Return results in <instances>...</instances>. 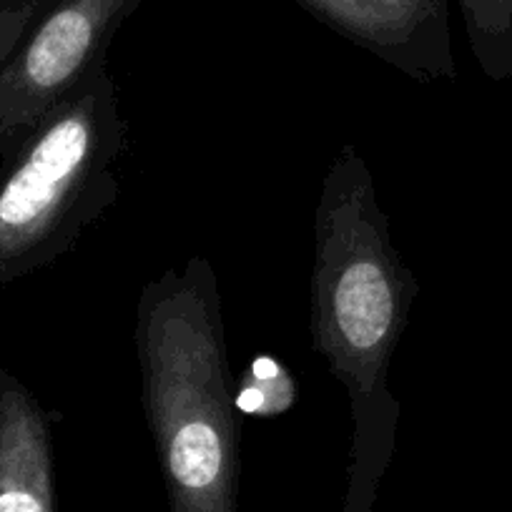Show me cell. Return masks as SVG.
Returning a JSON list of instances; mask_svg holds the SVG:
<instances>
[{
    "instance_id": "8992f818",
    "label": "cell",
    "mask_w": 512,
    "mask_h": 512,
    "mask_svg": "<svg viewBox=\"0 0 512 512\" xmlns=\"http://www.w3.org/2000/svg\"><path fill=\"white\" fill-rule=\"evenodd\" d=\"M0 512H58L53 417L0 369Z\"/></svg>"
},
{
    "instance_id": "5b68a950",
    "label": "cell",
    "mask_w": 512,
    "mask_h": 512,
    "mask_svg": "<svg viewBox=\"0 0 512 512\" xmlns=\"http://www.w3.org/2000/svg\"><path fill=\"white\" fill-rule=\"evenodd\" d=\"M314 21L417 83L455 81L447 0H292Z\"/></svg>"
},
{
    "instance_id": "3957f363",
    "label": "cell",
    "mask_w": 512,
    "mask_h": 512,
    "mask_svg": "<svg viewBox=\"0 0 512 512\" xmlns=\"http://www.w3.org/2000/svg\"><path fill=\"white\" fill-rule=\"evenodd\" d=\"M126 121L108 68L63 98L0 169V287L48 267L118 199Z\"/></svg>"
},
{
    "instance_id": "277c9868",
    "label": "cell",
    "mask_w": 512,
    "mask_h": 512,
    "mask_svg": "<svg viewBox=\"0 0 512 512\" xmlns=\"http://www.w3.org/2000/svg\"><path fill=\"white\" fill-rule=\"evenodd\" d=\"M144 0H53L0 68V156L96 71Z\"/></svg>"
},
{
    "instance_id": "52a82bcc",
    "label": "cell",
    "mask_w": 512,
    "mask_h": 512,
    "mask_svg": "<svg viewBox=\"0 0 512 512\" xmlns=\"http://www.w3.org/2000/svg\"><path fill=\"white\" fill-rule=\"evenodd\" d=\"M467 41L492 83L512 78V0H457Z\"/></svg>"
},
{
    "instance_id": "ba28073f",
    "label": "cell",
    "mask_w": 512,
    "mask_h": 512,
    "mask_svg": "<svg viewBox=\"0 0 512 512\" xmlns=\"http://www.w3.org/2000/svg\"><path fill=\"white\" fill-rule=\"evenodd\" d=\"M234 402L241 417L274 420L297 405L299 384L282 359L254 354L234 382Z\"/></svg>"
},
{
    "instance_id": "9c48e42d",
    "label": "cell",
    "mask_w": 512,
    "mask_h": 512,
    "mask_svg": "<svg viewBox=\"0 0 512 512\" xmlns=\"http://www.w3.org/2000/svg\"><path fill=\"white\" fill-rule=\"evenodd\" d=\"M53 0H0V68Z\"/></svg>"
},
{
    "instance_id": "7a4b0ae2",
    "label": "cell",
    "mask_w": 512,
    "mask_h": 512,
    "mask_svg": "<svg viewBox=\"0 0 512 512\" xmlns=\"http://www.w3.org/2000/svg\"><path fill=\"white\" fill-rule=\"evenodd\" d=\"M134 344L171 512H236L241 412L219 277L206 256H189L141 289Z\"/></svg>"
},
{
    "instance_id": "6da1fadb",
    "label": "cell",
    "mask_w": 512,
    "mask_h": 512,
    "mask_svg": "<svg viewBox=\"0 0 512 512\" xmlns=\"http://www.w3.org/2000/svg\"><path fill=\"white\" fill-rule=\"evenodd\" d=\"M417 294L372 171L357 146L344 144L319 189L312 267V342L344 384L352 412L342 512H374L395 457L400 402L390 390V364Z\"/></svg>"
}]
</instances>
